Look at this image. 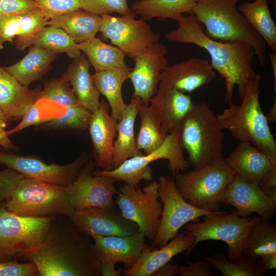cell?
Returning a JSON list of instances; mask_svg holds the SVG:
<instances>
[{
    "label": "cell",
    "mask_w": 276,
    "mask_h": 276,
    "mask_svg": "<svg viewBox=\"0 0 276 276\" xmlns=\"http://www.w3.org/2000/svg\"><path fill=\"white\" fill-rule=\"evenodd\" d=\"M89 237L70 217L57 215L41 243L20 259L34 263L39 276H100Z\"/></svg>",
    "instance_id": "cell-1"
},
{
    "label": "cell",
    "mask_w": 276,
    "mask_h": 276,
    "mask_svg": "<svg viewBox=\"0 0 276 276\" xmlns=\"http://www.w3.org/2000/svg\"><path fill=\"white\" fill-rule=\"evenodd\" d=\"M175 20L177 28L167 33L166 39L193 44L204 49L211 57L212 67L224 79V102L228 105L233 103L236 86L241 99L248 85L257 74L253 67L256 56L253 47L245 42H223L211 38L192 14L181 15Z\"/></svg>",
    "instance_id": "cell-2"
},
{
    "label": "cell",
    "mask_w": 276,
    "mask_h": 276,
    "mask_svg": "<svg viewBox=\"0 0 276 276\" xmlns=\"http://www.w3.org/2000/svg\"><path fill=\"white\" fill-rule=\"evenodd\" d=\"M261 78L257 74L246 88L240 104L232 103L217 118L223 130L239 142L252 143L276 166V143L259 101Z\"/></svg>",
    "instance_id": "cell-3"
},
{
    "label": "cell",
    "mask_w": 276,
    "mask_h": 276,
    "mask_svg": "<svg viewBox=\"0 0 276 276\" xmlns=\"http://www.w3.org/2000/svg\"><path fill=\"white\" fill-rule=\"evenodd\" d=\"M241 0H196L190 14L210 37L223 42H245L254 49L261 66L266 64V44L237 9Z\"/></svg>",
    "instance_id": "cell-4"
},
{
    "label": "cell",
    "mask_w": 276,
    "mask_h": 276,
    "mask_svg": "<svg viewBox=\"0 0 276 276\" xmlns=\"http://www.w3.org/2000/svg\"><path fill=\"white\" fill-rule=\"evenodd\" d=\"M224 134L213 110L204 102L194 103L179 129L181 148L194 170L223 160Z\"/></svg>",
    "instance_id": "cell-5"
},
{
    "label": "cell",
    "mask_w": 276,
    "mask_h": 276,
    "mask_svg": "<svg viewBox=\"0 0 276 276\" xmlns=\"http://www.w3.org/2000/svg\"><path fill=\"white\" fill-rule=\"evenodd\" d=\"M4 204L9 211L28 217H70L75 211L68 199L66 187L27 177L19 181Z\"/></svg>",
    "instance_id": "cell-6"
},
{
    "label": "cell",
    "mask_w": 276,
    "mask_h": 276,
    "mask_svg": "<svg viewBox=\"0 0 276 276\" xmlns=\"http://www.w3.org/2000/svg\"><path fill=\"white\" fill-rule=\"evenodd\" d=\"M203 220L187 223L183 226L184 233L194 238L190 253L199 242L209 240H220L228 246L227 258L234 261L243 254L247 235L261 219L239 215L235 210L231 213L217 211L202 216Z\"/></svg>",
    "instance_id": "cell-7"
},
{
    "label": "cell",
    "mask_w": 276,
    "mask_h": 276,
    "mask_svg": "<svg viewBox=\"0 0 276 276\" xmlns=\"http://www.w3.org/2000/svg\"><path fill=\"white\" fill-rule=\"evenodd\" d=\"M236 173L223 160L204 168L174 175L176 188L191 204L209 212L219 211L227 186Z\"/></svg>",
    "instance_id": "cell-8"
},
{
    "label": "cell",
    "mask_w": 276,
    "mask_h": 276,
    "mask_svg": "<svg viewBox=\"0 0 276 276\" xmlns=\"http://www.w3.org/2000/svg\"><path fill=\"white\" fill-rule=\"evenodd\" d=\"M55 216H21L1 204L0 260L20 259L35 248L45 238Z\"/></svg>",
    "instance_id": "cell-9"
},
{
    "label": "cell",
    "mask_w": 276,
    "mask_h": 276,
    "mask_svg": "<svg viewBox=\"0 0 276 276\" xmlns=\"http://www.w3.org/2000/svg\"><path fill=\"white\" fill-rule=\"evenodd\" d=\"M179 141V130L168 133L163 145L156 150L141 156L130 157L119 167L112 170L93 171L94 175H104L122 180L131 186L137 187L141 181L152 179V170L149 164L155 160H168V169L173 175L187 170L190 165L183 156Z\"/></svg>",
    "instance_id": "cell-10"
},
{
    "label": "cell",
    "mask_w": 276,
    "mask_h": 276,
    "mask_svg": "<svg viewBox=\"0 0 276 276\" xmlns=\"http://www.w3.org/2000/svg\"><path fill=\"white\" fill-rule=\"evenodd\" d=\"M117 195L116 202L121 215L135 222L145 238L152 240L159 227L163 210L158 200L157 180L142 188L124 183Z\"/></svg>",
    "instance_id": "cell-11"
},
{
    "label": "cell",
    "mask_w": 276,
    "mask_h": 276,
    "mask_svg": "<svg viewBox=\"0 0 276 276\" xmlns=\"http://www.w3.org/2000/svg\"><path fill=\"white\" fill-rule=\"evenodd\" d=\"M157 182L163 206L159 227L150 244L151 249L165 246L188 222L198 221L199 217L216 212L202 210L187 202L178 192L174 177L160 176Z\"/></svg>",
    "instance_id": "cell-12"
},
{
    "label": "cell",
    "mask_w": 276,
    "mask_h": 276,
    "mask_svg": "<svg viewBox=\"0 0 276 276\" xmlns=\"http://www.w3.org/2000/svg\"><path fill=\"white\" fill-rule=\"evenodd\" d=\"M100 32L104 39L123 51L133 60L152 44L159 41L160 36L154 32L146 20L134 16L117 17L101 15Z\"/></svg>",
    "instance_id": "cell-13"
},
{
    "label": "cell",
    "mask_w": 276,
    "mask_h": 276,
    "mask_svg": "<svg viewBox=\"0 0 276 276\" xmlns=\"http://www.w3.org/2000/svg\"><path fill=\"white\" fill-rule=\"evenodd\" d=\"M85 153L70 163L47 164L41 159L0 151V164L4 165L25 177L67 187L78 177L83 165L89 160Z\"/></svg>",
    "instance_id": "cell-14"
},
{
    "label": "cell",
    "mask_w": 276,
    "mask_h": 276,
    "mask_svg": "<svg viewBox=\"0 0 276 276\" xmlns=\"http://www.w3.org/2000/svg\"><path fill=\"white\" fill-rule=\"evenodd\" d=\"M95 167L94 160L89 159L77 179L66 187L68 199L75 211L91 207L116 209L113 197L119 192L114 186L118 181L109 176L93 174Z\"/></svg>",
    "instance_id": "cell-15"
},
{
    "label": "cell",
    "mask_w": 276,
    "mask_h": 276,
    "mask_svg": "<svg viewBox=\"0 0 276 276\" xmlns=\"http://www.w3.org/2000/svg\"><path fill=\"white\" fill-rule=\"evenodd\" d=\"M166 54V47L158 41L147 48L134 60V67L129 77L134 89L132 97H139L144 105H148L157 91L162 72L168 65Z\"/></svg>",
    "instance_id": "cell-16"
},
{
    "label": "cell",
    "mask_w": 276,
    "mask_h": 276,
    "mask_svg": "<svg viewBox=\"0 0 276 276\" xmlns=\"http://www.w3.org/2000/svg\"><path fill=\"white\" fill-rule=\"evenodd\" d=\"M149 103L165 136L179 130L194 105L190 94H186L162 82Z\"/></svg>",
    "instance_id": "cell-17"
},
{
    "label": "cell",
    "mask_w": 276,
    "mask_h": 276,
    "mask_svg": "<svg viewBox=\"0 0 276 276\" xmlns=\"http://www.w3.org/2000/svg\"><path fill=\"white\" fill-rule=\"evenodd\" d=\"M75 226L90 236H128L139 231L137 224L123 217L117 209L91 207L75 211L70 217Z\"/></svg>",
    "instance_id": "cell-18"
},
{
    "label": "cell",
    "mask_w": 276,
    "mask_h": 276,
    "mask_svg": "<svg viewBox=\"0 0 276 276\" xmlns=\"http://www.w3.org/2000/svg\"><path fill=\"white\" fill-rule=\"evenodd\" d=\"M222 203L232 206L241 216L258 214L262 219L270 220L275 206L258 185L246 181L236 174L224 192Z\"/></svg>",
    "instance_id": "cell-19"
},
{
    "label": "cell",
    "mask_w": 276,
    "mask_h": 276,
    "mask_svg": "<svg viewBox=\"0 0 276 276\" xmlns=\"http://www.w3.org/2000/svg\"><path fill=\"white\" fill-rule=\"evenodd\" d=\"M92 248L101 263H123L124 269L131 267L143 251L149 245L145 243V237L138 231L128 236H102L94 234Z\"/></svg>",
    "instance_id": "cell-20"
},
{
    "label": "cell",
    "mask_w": 276,
    "mask_h": 276,
    "mask_svg": "<svg viewBox=\"0 0 276 276\" xmlns=\"http://www.w3.org/2000/svg\"><path fill=\"white\" fill-rule=\"evenodd\" d=\"M109 109L104 100L100 101L99 107L92 113L88 128L95 166L105 171L113 169V145L117 133L118 122L109 114Z\"/></svg>",
    "instance_id": "cell-21"
},
{
    "label": "cell",
    "mask_w": 276,
    "mask_h": 276,
    "mask_svg": "<svg viewBox=\"0 0 276 276\" xmlns=\"http://www.w3.org/2000/svg\"><path fill=\"white\" fill-rule=\"evenodd\" d=\"M215 76V71L208 60L193 57L168 65L162 72L160 82L190 94L210 83Z\"/></svg>",
    "instance_id": "cell-22"
},
{
    "label": "cell",
    "mask_w": 276,
    "mask_h": 276,
    "mask_svg": "<svg viewBox=\"0 0 276 276\" xmlns=\"http://www.w3.org/2000/svg\"><path fill=\"white\" fill-rule=\"evenodd\" d=\"M194 239L185 233H177L167 244L158 249L145 248L136 262L122 273L125 276H152L153 273L169 262L176 255L188 251Z\"/></svg>",
    "instance_id": "cell-23"
},
{
    "label": "cell",
    "mask_w": 276,
    "mask_h": 276,
    "mask_svg": "<svg viewBox=\"0 0 276 276\" xmlns=\"http://www.w3.org/2000/svg\"><path fill=\"white\" fill-rule=\"evenodd\" d=\"M40 86L33 89L20 84L0 65V109L14 120H21L28 108L39 100Z\"/></svg>",
    "instance_id": "cell-24"
},
{
    "label": "cell",
    "mask_w": 276,
    "mask_h": 276,
    "mask_svg": "<svg viewBox=\"0 0 276 276\" xmlns=\"http://www.w3.org/2000/svg\"><path fill=\"white\" fill-rule=\"evenodd\" d=\"M223 160L244 180L257 185L268 171L276 167L268 156L248 142H240Z\"/></svg>",
    "instance_id": "cell-25"
},
{
    "label": "cell",
    "mask_w": 276,
    "mask_h": 276,
    "mask_svg": "<svg viewBox=\"0 0 276 276\" xmlns=\"http://www.w3.org/2000/svg\"><path fill=\"white\" fill-rule=\"evenodd\" d=\"M140 102L139 97H132L117 122V138L113 145V169L130 157L144 154L137 149L134 136V123Z\"/></svg>",
    "instance_id": "cell-26"
},
{
    "label": "cell",
    "mask_w": 276,
    "mask_h": 276,
    "mask_svg": "<svg viewBox=\"0 0 276 276\" xmlns=\"http://www.w3.org/2000/svg\"><path fill=\"white\" fill-rule=\"evenodd\" d=\"M90 65L86 55L82 54L73 59L62 76L72 86L79 104L93 113L99 107L100 93L90 73Z\"/></svg>",
    "instance_id": "cell-27"
},
{
    "label": "cell",
    "mask_w": 276,
    "mask_h": 276,
    "mask_svg": "<svg viewBox=\"0 0 276 276\" xmlns=\"http://www.w3.org/2000/svg\"><path fill=\"white\" fill-rule=\"evenodd\" d=\"M56 56L54 52L31 45L24 58L4 68L20 84L28 87L31 83L41 79L49 72Z\"/></svg>",
    "instance_id": "cell-28"
},
{
    "label": "cell",
    "mask_w": 276,
    "mask_h": 276,
    "mask_svg": "<svg viewBox=\"0 0 276 276\" xmlns=\"http://www.w3.org/2000/svg\"><path fill=\"white\" fill-rule=\"evenodd\" d=\"M132 68H113L96 72L92 75L99 93L105 97L111 109V116L117 122L121 118L127 104L122 94L124 83L129 79Z\"/></svg>",
    "instance_id": "cell-29"
},
{
    "label": "cell",
    "mask_w": 276,
    "mask_h": 276,
    "mask_svg": "<svg viewBox=\"0 0 276 276\" xmlns=\"http://www.w3.org/2000/svg\"><path fill=\"white\" fill-rule=\"evenodd\" d=\"M48 26L62 29L76 43H79L95 37L100 32L101 17L79 9L50 19Z\"/></svg>",
    "instance_id": "cell-30"
},
{
    "label": "cell",
    "mask_w": 276,
    "mask_h": 276,
    "mask_svg": "<svg viewBox=\"0 0 276 276\" xmlns=\"http://www.w3.org/2000/svg\"><path fill=\"white\" fill-rule=\"evenodd\" d=\"M78 49L86 55L95 71L100 72L113 68L129 67L125 62L126 53L119 48L103 42L94 37L77 43Z\"/></svg>",
    "instance_id": "cell-31"
},
{
    "label": "cell",
    "mask_w": 276,
    "mask_h": 276,
    "mask_svg": "<svg viewBox=\"0 0 276 276\" xmlns=\"http://www.w3.org/2000/svg\"><path fill=\"white\" fill-rule=\"evenodd\" d=\"M238 10L274 53L276 51V25L267 0L240 4Z\"/></svg>",
    "instance_id": "cell-32"
},
{
    "label": "cell",
    "mask_w": 276,
    "mask_h": 276,
    "mask_svg": "<svg viewBox=\"0 0 276 276\" xmlns=\"http://www.w3.org/2000/svg\"><path fill=\"white\" fill-rule=\"evenodd\" d=\"M196 0H140L133 3L131 10L145 20L157 18L176 20L184 13L190 14Z\"/></svg>",
    "instance_id": "cell-33"
},
{
    "label": "cell",
    "mask_w": 276,
    "mask_h": 276,
    "mask_svg": "<svg viewBox=\"0 0 276 276\" xmlns=\"http://www.w3.org/2000/svg\"><path fill=\"white\" fill-rule=\"evenodd\" d=\"M211 267L223 276H265L268 270L259 259L242 254L234 261L229 260L222 254H216L204 257Z\"/></svg>",
    "instance_id": "cell-34"
},
{
    "label": "cell",
    "mask_w": 276,
    "mask_h": 276,
    "mask_svg": "<svg viewBox=\"0 0 276 276\" xmlns=\"http://www.w3.org/2000/svg\"><path fill=\"white\" fill-rule=\"evenodd\" d=\"M276 252V225L261 219L249 231L243 254L257 259Z\"/></svg>",
    "instance_id": "cell-35"
},
{
    "label": "cell",
    "mask_w": 276,
    "mask_h": 276,
    "mask_svg": "<svg viewBox=\"0 0 276 276\" xmlns=\"http://www.w3.org/2000/svg\"><path fill=\"white\" fill-rule=\"evenodd\" d=\"M138 114L141 120L140 128L135 138L139 150L145 154L150 153L158 149L163 144L166 136L164 135L150 106L141 103L138 106Z\"/></svg>",
    "instance_id": "cell-36"
},
{
    "label": "cell",
    "mask_w": 276,
    "mask_h": 276,
    "mask_svg": "<svg viewBox=\"0 0 276 276\" xmlns=\"http://www.w3.org/2000/svg\"><path fill=\"white\" fill-rule=\"evenodd\" d=\"M92 112L80 104L65 109L64 113L37 126L36 130L43 131H82L88 129Z\"/></svg>",
    "instance_id": "cell-37"
},
{
    "label": "cell",
    "mask_w": 276,
    "mask_h": 276,
    "mask_svg": "<svg viewBox=\"0 0 276 276\" xmlns=\"http://www.w3.org/2000/svg\"><path fill=\"white\" fill-rule=\"evenodd\" d=\"M55 53H65L72 59L81 54L76 43L62 29L47 26L35 37L32 44Z\"/></svg>",
    "instance_id": "cell-38"
},
{
    "label": "cell",
    "mask_w": 276,
    "mask_h": 276,
    "mask_svg": "<svg viewBox=\"0 0 276 276\" xmlns=\"http://www.w3.org/2000/svg\"><path fill=\"white\" fill-rule=\"evenodd\" d=\"M19 33L14 40L15 48L22 51L32 44L36 35L44 27L48 26L49 19L38 8L18 15Z\"/></svg>",
    "instance_id": "cell-39"
},
{
    "label": "cell",
    "mask_w": 276,
    "mask_h": 276,
    "mask_svg": "<svg viewBox=\"0 0 276 276\" xmlns=\"http://www.w3.org/2000/svg\"><path fill=\"white\" fill-rule=\"evenodd\" d=\"M42 82L44 87L40 93L39 99L54 103L65 109L79 104L70 83L63 76Z\"/></svg>",
    "instance_id": "cell-40"
},
{
    "label": "cell",
    "mask_w": 276,
    "mask_h": 276,
    "mask_svg": "<svg viewBox=\"0 0 276 276\" xmlns=\"http://www.w3.org/2000/svg\"><path fill=\"white\" fill-rule=\"evenodd\" d=\"M81 9L102 15L117 13L123 16H134L127 0H80Z\"/></svg>",
    "instance_id": "cell-41"
},
{
    "label": "cell",
    "mask_w": 276,
    "mask_h": 276,
    "mask_svg": "<svg viewBox=\"0 0 276 276\" xmlns=\"http://www.w3.org/2000/svg\"><path fill=\"white\" fill-rule=\"evenodd\" d=\"M44 16L49 20L81 9L80 0H33Z\"/></svg>",
    "instance_id": "cell-42"
},
{
    "label": "cell",
    "mask_w": 276,
    "mask_h": 276,
    "mask_svg": "<svg viewBox=\"0 0 276 276\" xmlns=\"http://www.w3.org/2000/svg\"><path fill=\"white\" fill-rule=\"evenodd\" d=\"M0 276H39V271L31 261L20 263L15 259L0 260Z\"/></svg>",
    "instance_id": "cell-43"
},
{
    "label": "cell",
    "mask_w": 276,
    "mask_h": 276,
    "mask_svg": "<svg viewBox=\"0 0 276 276\" xmlns=\"http://www.w3.org/2000/svg\"><path fill=\"white\" fill-rule=\"evenodd\" d=\"M18 15H0V50L6 42L13 43L19 33Z\"/></svg>",
    "instance_id": "cell-44"
},
{
    "label": "cell",
    "mask_w": 276,
    "mask_h": 276,
    "mask_svg": "<svg viewBox=\"0 0 276 276\" xmlns=\"http://www.w3.org/2000/svg\"><path fill=\"white\" fill-rule=\"evenodd\" d=\"M39 105L38 100L32 104L23 115L20 122L13 129L6 130L8 135L19 132L32 126L39 125L53 118L42 117L40 113Z\"/></svg>",
    "instance_id": "cell-45"
},
{
    "label": "cell",
    "mask_w": 276,
    "mask_h": 276,
    "mask_svg": "<svg viewBox=\"0 0 276 276\" xmlns=\"http://www.w3.org/2000/svg\"><path fill=\"white\" fill-rule=\"evenodd\" d=\"M25 177L16 171L8 168L0 171V199H8Z\"/></svg>",
    "instance_id": "cell-46"
},
{
    "label": "cell",
    "mask_w": 276,
    "mask_h": 276,
    "mask_svg": "<svg viewBox=\"0 0 276 276\" xmlns=\"http://www.w3.org/2000/svg\"><path fill=\"white\" fill-rule=\"evenodd\" d=\"M37 9L33 0H0V15H19Z\"/></svg>",
    "instance_id": "cell-47"
},
{
    "label": "cell",
    "mask_w": 276,
    "mask_h": 276,
    "mask_svg": "<svg viewBox=\"0 0 276 276\" xmlns=\"http://www.w3.org/2000/svg\"><path fill=\"white\" fill-rule=\"evenodd\" d=\"M211 268L209 262L200 260L189 262L186 266H179L177 274L180 276H213Z\"/></svg>",
    "instance_id": "cell-48"
},
{
    "label": "cell",
    "mask_w": 276,
    "mask_h": 276,
    "mask_svg": "<svg viewBox=\"0 0 276 276\" xmlns=\"http://www.w3.org/2000/svg\"><path fill=\"white\" fill-rule=\"evenodd\" d=\"M13 120L0 109V146L5 150L15 151L17 148L9 139L6 132V127Z\"/></svg>",
    "instance_id": "cell-49"
},
{
    "label": "cell",
    "mask_w": 276,
    "mask_h": 276,
    "mask_svg": "<svg viewBox=\"0 0 276 276\" xmlns=\"http://www.w3.org/2000/svg\"><path fill=\"white\" fill-rule=\"evenodd\" d=\"M261 190L265 193L269 189L276 187V167L268 171L258 183Z\"/></svg>",
    "instance_id": "cell-50"
},
{
    "label": "cell",
    "mask_w": 276,
    "mask_h": 276,
    "mask_svg": "<svg viewBox=\"0 0 276 276\" xmlns=\"http://www.w3.org/2000/svg\"><path fill=\"white\" fill-rule=\"evenodd\" d=\"M178 266L169 262L153 273L152 276H172L177 274Z\"/></svg>",
    "instance_id": "cell-51"
},
{
    "label": "cell",
    "mask_w": 276,
    "mask_h": 276,
    "mask_svg": "<svg viewBox=\"0 0 276 276\" xmlns=\"http://www.w3.org/2000/svg\"><path fill=\"white\" fill-rule=\"evenodd\" d=\"M116 264L112 263H101L100 267V273L102 276H120L121 274V269L116 270Z\"/></svg>",
    "instance_id": "cell-52"
},
{
    "label": "cell",
    "mask_w": 276,
    "mask_h": 276,
    "mask_svg": "<svg viewBox=\"0 0 276 276\" xmlns=\"http://www.w3.org/2000/svg\"><path fill=\"white\" fill-rule=\"evenodd\" d=\"M259 259L262 264L268 270L276 268V252L263 255Z\"/></svg>",
    "instance_id": "cell-53"
},
{
    "label": "cell",
    "mask_w": 276,
    "mask_h": 276,
    "mask_svg": "<svg viewBox=\"0 0 276 276\" xmlns=\"http://www.w3.org/2000/svg\"><path fill=\"white\" fill-rule=\"evenodd\" d=\"M269 60L272 67L274 81V93H276V54L275 53H268Z\"/></svg>",
    "instance_id": "cell-54"
},
{
    "label": "cell",
    "mask_w": 276,
    "mask_h": 276,
    "mask_svg": "<svg viewBox=\"0 0 276 276\" xmlns=\"http://www.w3.org/2000/svg\"><path fill=\"white\" fill-rule=\"evenodd\" d=\"M268 123L273 124L276 121V98L275 97L273 105L270 111L265 114Z\"/></svg>",
    "instance_id": "cell-55"
},
{
    "label": "cell",
    "mask_w": 276,
    "mask_h": 276,
    "mask_svg": "<svg viewBox=\"0 0 276 276\" xmlns=\"http://www.w3.org/2000/svg\"><path fill=\"white\" fill-rule=\"evenodd\" d=\"M265 194L276 205V187L269 189L265 193Z\"/></svg>",
    "instance_id": "cell-56"
},
{
    "label": "cell",
    "mask_w": 276,
    "mask_h": 276,
    "mask_svg": "<svg viewBox=\"0 0 276 276\" xmlns=\"http://www.w3.org/2000/svg\"><path fill=\"white\" fill-rule=\"evenodd\" d=\"M272 1H273V5H274V8H275V6H276V0H272Z\"/></svg>",
    "instance_id": "cell-57"
},
{
    "label": "cell",
    "mask_w": 276,
    "mask_h": 276,
    "mask_svg": "<svg viewBox=\"0 0 276 276\" xmlns=\"http://www.w3.org/2000/svg\"><path fill=\"white\" fill-rule=\"evenodd\" d=\"M5 150L3 148H2V147H0V151H4Z\"/></svg>",
    "instance_id": "cell-58"
},
{
    "label": "cell",
    "mask_w": 276,
    "mask_h": 276,
    "mask_svg": "<svg viewBox=\"0 0 276 276\" xmlns=\"http://www.w3.org/2000/svg\"><path fill=\"white\" fill-rule=\"evenodd\" d=\"M1 201H2V200L0 199V202H1Z\"/></svg>",
    "instance_id": "cell-59"
}]
</instances>
